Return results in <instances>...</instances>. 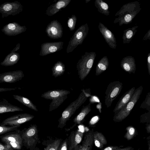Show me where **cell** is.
Masks as SVG:
<instances>
[{
	"instance_id": "obj_1",
	"label": "cell",
	"mask_w": 150,
	"mask_h": 150,
	"mask_svg": "<svg viewBox=\"0 0 150 150\" xmlns=\"http://www.w3.org/2000/svg\"><path fill=\"white\" fill-rule=\"evenodd\" d=\"M141 4L137 1L123 5L115 14L118 17L115 19L114 23H118L119 26L131 23L133 19L142 9Z\"/></svg>"
},
{
	"instance_id": "obj_2",
	"label": "cell",
	"mask_w": 150,
	"mask_h": 150,
	"mask_svg": "<svg viewBox=\"0 0 150 150\" xmlns=\"http://www.w3.org/2000/svg\"><path fill=\"white\" fill-rule=\"evenodd\" d=\"M90 94L83 89L78 98L72 102L64 110L59 118L58 127L63 128L67 121L69 119L76 111L86 100Z\"/></svg>"
},
{
	"instance_id": "obj_3",
	"label": "cell",
	"mask_w": 150,
	"mask_h": 150,
	"mask_svg": "<svg viewBox=\"0 0 150 150\" xmlns=\"http://www.w3.org/2000/svg\"><path fill=\"white\" fill-rule=\"evenodd\" d=\"M96 55L95 52H86L78 60L76 67L79 78L81 80H83L89 74Z\"/></svg>"
},
{
	"instance_id": "obj_4",
	"label": "cell",
	"mask_w": 150,
	"mask_h": 150,
	"mask_svg": "<svg viewBox=\"0 0 150 150\" xmlns=\"http://www.w3.org/2000/svg\"><path fill=\"white\" fill-rule=\"evenodd\" d=\"M143 90V87L142 86L135 89L132 97L128 103L122 108L114 114L113 120L115 122H121L129 115L139 100Z\"/></svg>"
},
{
	"instance_id": "obj_5",
	"label": "cell",
	"mask_w": 150,
	"mask_h": 150,
	"mask_svg": "<svg viewBox=\"0 0 150 150\" xmlns=\"http://www.w3.org/2000/svg\"><path fill=\"white\" fill-rule=\"evenodd\" d=\"M89 30L87 23L77 29L70 38L66 50L67 53L72 52L79 45L82 44L88 34Z\"/></svg>"
},
{
	"instance_id": "obj_6",
	"label": "cell",
	"mask_w": 150,
	"mask_h": 150,
	"mask_svg": "<svg viewBox=\"0 0 150 150\" xmlns=\"http://www.w3.org/2000/svg\"><path fill=\"white\" fill-rule=\"evenodd\" d=\"M22 130L23 146L27 149L33 150L39 140L37 126L35 125H31Z\"/></svg>"
},
{
	"instance_id": "obj_7",
	"label": "cell",
	"mask_w": 150,
	"mask_h": 150,
	"mask_svg": "<svg viewBox=\"0 0 150 150\" xmlns=\"http://www.w3.org/2000/svg\"><path fill=\"white\" fill-rule=\"evenodd\" d=\"M22 130H17L1 135L0 138L4 143L18 150L22 149L23 146L22 138Z\"/></svg>"
},
{
	"instance_id": "obj_8",
	"label": "cell",
	"mask_w": 150,
	"mask_h": 150,
	"mask_svg": "<svg viewBox=\"0 0 150 150\" xmlns=\"http://www.w3.org/2000/svg\"><path fill=\"white\" fill-rule=\"evenodd\" d=\"M123 88L122 83L119 81L110 83L105 92V103L107 108L111 106L113 100L120 93Z\"/></svg>"
},
{
	"instance_id": "obj_9",
	"label": "cell",
	"mask_w": 150,
	"mask_h": 150,
	"mask_svg": "<svg viewBox=\"0 0 150 150\" xmlns=\"http://www.w3.org/2000/svg\"><path fill=\"white\" fill-rule=\"evenodd\" d=\"M23 7L18 1L5 2L0 5V13L2 18L9 16H15L23 11Z\"/></svg>"
},
{
	"instance_id": "obj_10",
	"label": "cell",
	"mask_w": 150,
	"mask_h": 150,
	"mask_svg": "<svg viewBox=\"0 0 150 150\" xmlns=\"http://www.w3.org/2000/svg\"><path fill=\"white\" fill-rule=\"evenodd\" d=\"M34 117L33 115L28 113H20L6 118L1 123L7 125L20 126L22 124L30 121Z\"/></svg>"
},
{
	"instance_id": "obj_11",
	"label": "cell",
	"mask_w": 150,
	"mask_h": 150,
	"mask_svg": "<svg viewBox=\"0 0 150 150\" xmlns=\"http://www.w3.org/2000/svg\"><path fill=\"white\" fill-rule=\"evenodd\" d=\"M47 36L52 39L61 38L63 35L62 26L56 20L51 21L47 26L45 30Z\"/></svg>"
},
{
	"instance_id": "obj_12",
	"label": "cell",
	"mask_w": 150,
	"mask_h": 150,
	"mask_svg": "<svg viewBox=\"0 0 150 150\" xmlns=\"http://www.w3.org/2000/svg\"><path fill=\"white\" fill-rule=\"evenodd\" d=\"M24 75L22 71L6 72L0 74V83H13L21 80Z\"/></svg>"
},
{
	"instance_id": "obj_13",
	"label": "cell",
	"mask_w": 150,
	"mask_h": 150,
	"mask_svg": "<svg viewBox=\"0 0 150 150\" xmlns=\"http://www.w3.org/2000/svg\"><path fill=\"white\" fill-rule=\"evenodd\" d=\"M63 43L62 41L44 43L41 45L39 55L44 56L60 50L63 49Z\"/></svg>"
},
{
	"instance_id": "obj_14",
	"label": "cell",
	"mask_w": 150,
	"mask_h": 150,
	"mask_svg": "<svg viewBox=\"0 0 150 150\" xmlns=\"http://www.w3.org/2000/svg\"><path fill=\"white\" fill-rule=\"evenodd\" d=\"M26 30L25 26L21 25L18 23L14 22L5 25L1 30L7 36H14L25 32Z\"/></svg>"
},
{
	"instance_id": "obj_15",
	"label": "cell",
	"mask_w": 150,
	"mask_h": 150,
	"mask_svg": "<svg viewBox=\"0 0 150 150\" xmlns=\"http://www.w3.org/2000/svg\"><path fill=\"white\" fill-rule=\"evenodd\" d=\"M98 28L100 33L110 47L113 49H116L117 42L113 33L101 22L99 23Z\"/></svg>"
},
{
	"instance_id": "obj_16",
	"label": "cell",
	"mask_w": 150,
	"mask_h": 150,
	"mask_svg": "<svg viewBox=\"0 0 150 150\" xmlns=\"http://www.w3.org/2000/svg\"><path fill=\"white\" fill-rule=\"evenodd\" d=\"M121 68L129 74H134L136 69V64L134 58L131 56L124 57L120 62Z\"/></svg>"
},
{
	"instance_id": "obj_17",
	"label": "cell",
	"mask_w": 150,
	"mask_h": 150,
	"mask_svg": "<svg viewBox=\"0 0 150 150\" xmlns=\"http://www.w3.org/2000/svg\"><path fill=\"white\" fill-rule=\"evenodd\" d=\"M135 90V87H133L126 92L121 97L113 111L114 114L122 108L128 103L132 97Z\"/></svg>"
},
{
	"instance_id": "obj_18",
	"label": "cell",
	"mask_w": 150,
	"mask_h": 150,
	"mask_svg": "<svg viewBox=\"0 0 150 150\" xmlns=\"http://www.w3.org/2000/svg\"><path fill=\"white\" fill-rule=\"evenodd\" d=\"M71 0H59L57 2L50 5L46 11V14L52 16L59 12L62 8H64L69 4Z\"/></svg>"
},
{
	"instance_id": "obj_19",
	"label": "cell",
	"mask_w": 150,
	"mask_h": 150,
	"mask_svg": "<svg viewBox=\"0 0 150 150\" xmlns=\"http://www.w3.org/2000/svg\"><path fill=\"white\" fill-rule=\"evenodd\" d=\"M83 134V133L79 129L71 132L68 141L69 150H72L80 143Z\"/></svg>"
},
{
	"instance_id": "obj_20",
	"label": "cell",
	"mask_w": 150,
	"mask_h": 150,
	"mask_svg": "<svg viewBox=\"0 0 150 150\" xmlns=\"http://www.w3.org/2000/svg\"><path fill=\"white\" fill-rule=\"evenodd\" d=\"M23 109L10 103L6 99L0 100V114L17 111H22Z\"/></svg>"
},
{
	"instance_id": "obj_21",
	"label": "cell",
	"mask_w": 150,
	"mask_h": 150,
	"mask_svg": "<svg viewBox=\"0 0 150 150\" xmlns=\"http://www.w3.org/2000/svg\"><path fill=\"white\" fill-rule=\"evenodd\" d=\"M93 129H92L85 134L82 145L77 150H92L94 144L93 139Z\"/></svg>"
},
{
	"instance_id": "obj_22",
	"label": "cell",
	"mask_w": 150,
	"mask_h": 150,
	"mask_svg": "<svg viewBox=\"0 0 150 150\" xmlns=\"http://www.w3.org/2000/svg\"><path fill=\"white\" fill-rule=\"evenodd\" d=\"M70 93L68 90L61 89L52 90L48 91L42 94L41 97L46 99L53 100L54 99Z\"/></svg>"
},
{
	"instance_id": "obj_23",
	"label": "cell",
	"mask_w": 150,
	"mask_h": 150,
	"mask_svg": "<svg viewBox=\"0 0 150 150\" xmlns=\"http://www.w3.org/2000/svg\"><path fill=\"white\" fill-rule=\"evenodd\" d=\"M91 103H89L88 105L83 106L81 112L74 119V124L71 127L72 129L76 125H80L83 122L86 116L91 111Z\"/></svg>"
},
{
	"instance_id": "obj_24",
	"label": "cell",
	"mask_w": 150,
	"mask_h": 150,
	"mask_svg": "<svg viewBox=\"0 0 150 150\" xmlns=\"http://www.w3.org/2000/svg\"><path fill=\"white\" fill-rule=\"evenodd\" d=\"M20 58V55L18 53L11 52L0 63V65L5 67L13 66L17 63Z\"/></svg>"
},
{
	"instance_id": "obj_25",
	"label": "cell",
	"mask_w": 150,
	"mask_h": 150,
	"mask_svg": "<svg viewBox=\"0 0 150 150\" xmlns=\"http://www.w3.org/2000/svg\"><path fill=\"white\" fill-rule=\"evenodd\" d=\"M93 139L95 146L101 149L103 148L104 146L107 143V140L104 135L101 132L98 131H94Z\"/></svg>"
},
{
	"instance_id": "obj_26",
	"label": "cell",
	"mask_w": 150,
	"mask_h": 150,
	"mask_svg": "<svg viewBox=\"0 0 150 150\" xmlns=\"http://www.w3.org/2000/svg\"><path fill=\"white\" fill-rule=\"evenodd\" d=\"M138 27V26L136 25L123 30L122 37L123 44L131 42L137 31Z\"/></svg>"
},
{
	"instance_id": "obj_27",
	"label": "cell",
	"mask_w": 150,
	"mask_h": 150,
	"mask_svg": "<svg viewBox=\"0 0 150 150\" xmlns=\"http://www.w3.org/2000/svg\"><path fill=\"white\" fill-rule=\"evenodd\" d=\"M108 59L105 56L101 58L98 63L96 69V75L98 76L104 72L109 66Z\"/></svg>"
},
{
	"instance_id": "obj_28",
	"label": "cell",
	"mask_w": 150,
	"mask_h": 150,
	"mask_svg": "<svg viewBox=\"0 0 150 150\" xmlns=\"http://www.w3.org/2000/svg\"><path fill=\"white\" fill-rule=\"evenodd\" d=\"M13 98L22 104L36 111L38 110L36 106L29 99L24 96L18 95H13Z\"/></svg>"
},
{
	"instance_id": "obj_29",
	"label": "cell",
	"mask_w": 150,
	"mask_h": 150,
	"mask_svg": "<svg viewBox=\"0 0 150 150\" xmlns=\"http://www.w3.org/2000/svg\"><path fill=\"white\" fill-rule=\"evenodd\" d=\"M95 7L98 12L105 16L110 14L108 4L102 0H95L94 2Z\"/></svg>"
},
{
	"instance_id": "obj_30",
	"label": "cell",
	"mask_w": 150,
	"mask_h": 150,
	"mask_svg": "<svg viewBox=\"0 0 150 150\" xmlns=\"http://www.w3.org/2000/svg\"><path fill=\"white\" fill-rule=\"evenodd\" d=\"M65 69L64 64L61 61H58L52 68V76L55 77L59 76L64 73Z\"/></svg>"
},
{
	"instance_id": "obj_31",
	"label": "cell",
	"mask_w": 150,
	"mask_h": 150,
	"mask_svg": "<svg viewBox=\"0 0 150 150\" xmlns=\"http://www.w3.org/2000/svg\"><path fill=\"white\" fill-rule=\"evenodd\" d=\"M67 98V95H65L52 100V101L50 105L49 111H51L57 109Z\"/></svg>"
},
{
	"instance_id": "obj_32",
	"label": "cell",
	"mask_w": 150,
	"mask_h": 150,
	"mask_svg": "<svg viewBox=\"0 0 150 150\" xmlns=\"http://www.w3.org/2000/svg\"><path fill=\"white\" fill-rule=\"evenodd\" d=\"M126 132L124 135V137L128 141H129L138 135L137 129L132 126H129L125 129Z\"/></svg>"
},
{
	"instance_id": "obj_33",
	"label": "cell",
	"mask_w": 150,
	"mask_h": 150,
	"mask_svg": "<svg viewBox=\"0 0 150 150\" xmlns=\"http://www.w3.org/2000/svg\"><path fill=\"white\" fill-rule=\"evenodd\" d=\"M18 126H9L0 123V135L17 130L20 127Z\"/></svg>"
},
{
	"instance_id": "obj_34",
	"label": "cell",
	"mask_w": 150,
	"mask_h": 150,
	"mask_svg": "<svg viewBox=\"0 0 150 150\" xmlns=\"http://www.w3.org/2000/svg\"><path fill=\"white\" fill-rule=\"evenodd\" d=\"M62 141L61 139H56L52 143L48 144L43 150H58Z\"/></svg>"
},
{
	"instance_id": "obj_35",
	"label": "cell",
	"mask_w": 150,
	"mask_h": 150,
	"mask_svg": "<svg viewBox=\"0 0 150 150\" xmlns=\"http://www.w3.org/2000/svg\"><path fill=\"white\" fill-rule=\"evenodd\" d=\"M76 16L74 15H72L70 17H69L67 24L68 26L70 31L75 29L77 21Z\"/></svg>"
},
{
	"instance_id": "obj_36",
	"label": "cell",
	"mask_w": 150,
	"mask_h": 150,
	"mask_svg": "<svg viewBox=\"0 0 150 150\" xmlns=\"http://www.w3.org/2000/svg\"><path fill=\"white\" fill-rule=\"evenodd\" d=\"M140 108L150 111V92L147 93L145 100L142 103Z\"/></svg>"
},
{
	"instance_id": "obj_37",
	"label": "cell",
	"mask_w": 150,
	"mask_h": 150,
	"mask_svg": "<svg viewBox=\"0 0 150 150\" xmlns=\"http://www.w3.org/2000/svg\"><path fill=\"white\" fill-rule=\"evenodd\" d=\"M140 122L150 123V111L142 115L140 117Z\"/></svg>"
},
{
	"instance_id": "obj_38",
	"label": "cell",
	"mask_w": 150,
	"mask_h": 150,
	"mask_svg": "<svg viewBox=\"0 0 150 150\" xmlns=\"http://www.w3.org/2000/svg\"><path fill=\"white\" fill-rule=\"evenodd\" d=\"M0 150H18L13 149L10 146L0 142Z\"/></svg>"
},
{
	"instance_id": "obj_39",
	"label": "cell",
	"mask_w": 150,
	"mask_h": 150,
	"mask_svg": "<svg viewBox=\"0 0 150 150\" xmlns=\"http://www.w3.org/2000/svg\"><path fill=\"white\" fill-rule=\"evenodd\" d=\"M99 120V116H96L93 117L89 122V125L91 127H94V125Z\"/></svg>"
},
{
	"instance_id": "obj_40",
	"label": "cell",
	"mask_w": 150,
	"mask_h": 150,
	"mask_svg": "<svg viewBox=\"0 0 150 150\" xmlns=\"http://www.w3.org/2000/svg\"><path fill=\"white\" fill-rule=\"evenodd\" d=\"M123 146H109L101 150H118L121 148Z\"/></svg>"
},
{
	"instance_id": "obj_41",
	"label": "cell",
	"mask_w": 150,
	"mask_h": 150,
	"mask_svg": "<svg viewBox=\"0 0 150 150\" xmlns=\"http://www.w3.org/2000/svg\"><path fill=\"white\" fill-rule=\"evenodd\" d=\"M67 139L64 140L60 145L58 150H67Z\"/></svg>"
},
{
	"instance_id": "obj_42",
	"label": "cell",
	"mask_w": 150,
	"mask_h": 150,
	"mask_svg": "<svg viewBox=\"0 0 150 150\" xmlns=\"http://www.w3.org/2000/svg\"><path fill=\"white\" fill-rule=\"evenodd\" d=\"M20 87H15L12 88L0 87V93L4 92L15 91L17 89H21Z\"/></svg>"
},
{
	"instance_id": "obj_43",
	"label": "cell",
	"mask_w": 150,
	"mask_h": 150,
	"mask_svg": "<svg viewBox=\"0 0 150 150\" xmlns=\"http://www.w3.org/2000/svg\"><path fill=\"white\" fill-rule=\"evenodd\" d=\"M147 67L148 73L150 75V53L148 54L147 59Z\"/></svg>"
},
{
	"instance_id": "obj_44",
	"label": "cell",
	"mask_w": 150,
	"mask_h": 150,
	"mask_svg": "<svg viewBox=\"0 0 150 150\" xmlns=\"http://www.w3.org/2000/svg\"><path fill=\"white\" fill-rule=\"evenodd\" d=\"M147 39L150 40V29L145 34L143 38V40H146Z\"/></svg>"
},
{
	"instance_id": "obj_45",
	"label": "cell",
	"mask_w": 150,
	"mask_h": 150,
	"mask_svg": "<svg viewBox=\"0 0 150 150\" xmlns=\"http://www.w3.org/2000/svg\"><path fill=\"white\" fill-rule=\"evenodd\" d=\"M20 43H18L16 47L12 50L11 52H16L20 48Z\"/></svg>"
},
{
	"instance_id": "obj_46",
	"label": "cell",
	"mask_w": 150,
	"mask_h": 150,
	"mask_svg": "<svg viewBox=\"0 0 150 150\" xmlns=\"http://www.w3.org/2000/svg\"><path fill=\"white\" fill-rule=\"evenodd\" d=\"M134 148L132 147L128 146L124 148H121L118 150H134Z\"/></svg>"
},
{
	"instance_id": "obj_47",
	"label": "cell",
	"mask_w": 150,
	"mask_h": 150,
	"mask_svg": "<svg viewBox=\"0 0 150 150\" xmlns=\"http://www.w3.org/2000/svg\"><path fill=\"white\" fill-rule=\"evenodd\" d=\"M146 132L149 134L150 133V123H146Z\"/></svg>"
},
{
	"instance_id": "obj_48",
	"label": "cell",
	"mask_w": 150,
	"mask_h": 150,
	"mask_svg": "<svg viewBox=\"0 0 150 150\" xmlns=\"http://www.w3.org/2000/svg\"><path fill=\"white\" fill-rule=\"evenodd\" d=\"M148 149L150 150V138L149 139V140L148 142Z\"/></svg>"
},
{
	"instance_id": "obj_49",
	"label": "cell",
	"mask_w": 150,
	"mask_h": 150,
	"mask_svg": "<svg viewBox=\"0 0 150 150\" xmlns=\"http://www.w3.org/2000/svg\"><path fill=\"white\" fill-rule=\"evenodd\" d=\"M91 0H86V3H87L88 2H89Z\"/></svg>"
},
{
	"instance_id": "obj_50",
	"label": "cell",
	"mask_w": 150,
	"mask_h": 150,
	"mask_svg": "<svg viewBox=\"0 0 150 150\" xmlns=\"http://www.w3.org/2000/svg\"><path fill=\"white\" fill-rule=\"evenodd\" d=\"M33 150H38V149H37V148H35Z\"/></svg>"
},
{
	"instance_id": "obj_51",
	"label": "cell",
	"mask_w": 150,
	"mask_h": 150,
	"mask_svg": "<svg viewBox=\"0 0 150 150\" xmlns=\"http://www.w3.org/2000/svg\"><path fill=\"white\" fill-rule=\"evenodd\" d=\"M140 148H139L137 150H140Z\"/></svg>"
},
{
	"instance_id": "obj_52",
	"label": "cell",
	"mask_w": 150,
	"mask_h": 150,
	"mask_svg": "<svg viewBox=\"0 0 150 150\" xmlns=\"http://www.w3.org/2000/svg\"><path fill=\"white\" fill-rule=\"evenodd\" d=\"M147 150H149L148 149Z\"/></svg>"
},
{
	"instance_id": "obj_53",
	"label": "cell",
	"mask_w": 150,
	"mask_h": 150,
	"mask_svg": "<svg viewBox=\"0 0 150 150\" xmlns=\"http://www.w3.org/2000/svg\"></svg>"
}]
</instances>
